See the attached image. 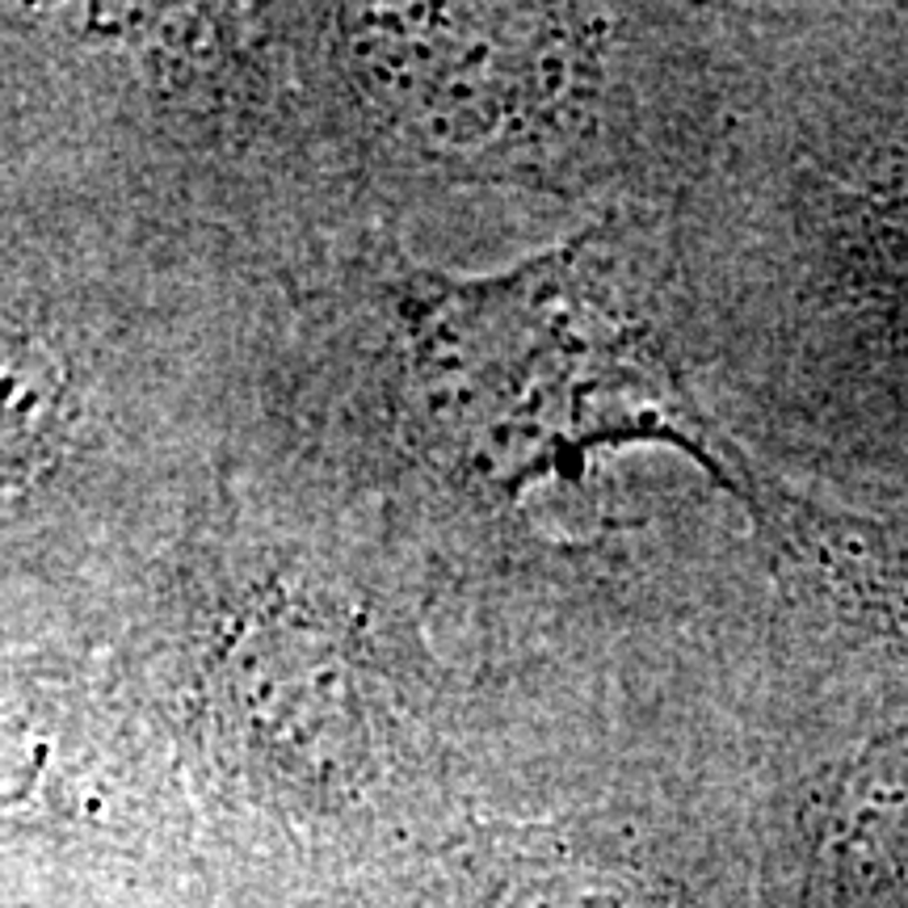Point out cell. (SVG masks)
<instances>
[{"mask_svg":"<svg viewBox=\"0 0 908 908\" xmlns=\"http://www.w3.org/2000/svg\"><path fill=\"white\" fill-rule=\"evenodd\" d=\"M358 18L354 51L370 97L433 144H530L589 73L560 13L379 9Z\"/></svg>","mask_w":908,"mask_h":908,"instance_id":"6da1fadb","label":"cell"},{"mask_svg":"<svg viewBox=\"0 0 908 908\" xmlns=\"http://www.w3.org/2000/svg\"><path fill=\"white\" fill-rule=\"evenodd\" d=\"M59 379L47 350L30 333L9 329L4 341V463L9 484L25 479L51 451L59 425Z\"/></svg>","mask_w":908,"mask_h":908,"instance_id":"7a4b0ae2","label":"cell"}]
</instances>
